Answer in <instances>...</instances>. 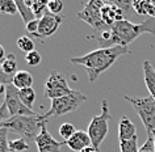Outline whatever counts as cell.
Here are the masks:
<instances>
[{"label": "cell", "mask_w": 155, "mask_h": 152, "mask_svg": "<svg viewBox=\"0 0 155 152\" xmlns=\"http://www.w3.org/2000/svg\"><path fill=\"white\" fill-rule=\"evenodd\" d=\"M66 144H67V147L70 150H72L75 152H80L86 147L91 146L92 142H91V138H90V135H88L87 131L78 130L75 134H74L72 138H70L67 142H66Z\"/></svg>", "instance_id": "cell-12"}, {"label": "cell", "mask_w": 155, "mask_h": 152, "mask_svg": "<svg viewBox=\"0 0 155 152\" xmlns=\"http://www.w3.org/2000/svg\"><path fill=\"white\" fill-rule=\"evenodd\" d=\"M153 136H154V147H155V131L153 132Z\"/></svg>", "instance_id": "cell-33"}, {"label": "cell", "mask_w": 155, "mask_h": 152, "mask_svg": "<svg viewBox=\"0 0 155 152\" xmlns=\"http://www.w3.org/2000/svg\"><path fill=\"white\" fill-rule=\"evenodd\" d=\"M63 17L46 12L44 16L40 18V28H38V38H46L53 36L61 26Z\"/></svg>", "instance_id": "cell-11"}, {"label": "cell", "mask_w": 155, "mask_h": 152, "mask_svg": "<svg viewBox=\"0 0 155 152\" xmlns=\"http://www.w3.org/2000/svg\"><path fill=\"white\" fill-rule=\"evenodd\" d=\"M62 11H63V3L61 0H50V2H48V12L59 16Z\"/></svg>", "instance_id": "cell-28"}, {"label": "cell", "mask_w": 155, "mask_h": 152, "mask_svg": "<svg viewBox=\"0 0 155 152\" xmlns=\"http://www.w3.org/2000/svg\"><path fill=\"white\" fill-rule=\"evenodd\" d=\"M12 84L18 89V91L26 89V88H33L32 87L33 85L32 73L28 72V71H17L12 79Z\"/></svg>", "instance_id": "cell-16"}, {"label": "cell", "mask_w": 155, "mask_h": 152, "mask_svg": "<svg viewBox=\"0 0 155 152\" xmlns=\"http://www.w3.org/2000/svg\"><path fill=\"white\" fill-rule=\"evenodd\" d=\"M34 143H36L38 148V152H59L61 147L66 144V142H58V140L53 138L48 130V122L42 126Z\"/></svg>", "instance_id": "cell-10"}, {"label": "cell", "mask_w": 155, "mask_h": 152, "mask_svg": "<svg viewBox=\"0 0 155 152\" xmlns=\"http://www.w3.org/2000/svg\"><path fill=\"white\" fill-rule=\"evenodd\" d=\"M110 40L104 47L112 46H122L127 47V45L134 42L139 36L149 33L155 37V18H146L141 24H134L127 20H121L112 26L110 29Z\"/></svg>", "instance_id": "cell-2"}, {"label": "cell", "mask_w": 155, "mask_h": 152, "mask_svg": "<svg viewBox=\"0 0 155 152\" xmlns=\"http://www.w3.org/2000/svg\"><path fill=\"white\" fill-rule=\"evenodd\" d=\"M2 105H3V104H2ZM2 105H0V106H2Z\"/></svg>", "instance_id": "cell-34"}, {"label": "cell", "mask_w": 155, "mask_h": 152, "mask_svg": "<svg viewBox=\"0 0 155 152\" xmlns=\"http://www.w3.org/2000/svg\"><path fill=\"white\" fill-rule=\"evenodd\" d=\"M138 152H155V147H154V136L153 134L147 135V140L143 143L142 147H139Z\"/></svg>", "instance_id": "cell-30"}, {"label": "cell", "mask_w": 155, "mask_h": 152, "mask_svg": "<svg viewBox=\"0 0 155 152\" xmlns=\"http://www.w3.org/2000/svg\"><path fill=\"white\" fill-rule=\"evenodd\" d=\"M8 128L0 126V152H11L9 151V140H8Z\"/></svg>", "instance_id": "cell-26"}, {"label": "cell", "mask_w": 155, "mask_h": 152, "mask_svg": "<svg viewBox=\"0 0 155 152\" xmlns=\"http://www.w3.org/2000/svg\"><path fill=\"white\" fill-rule=\"evenodd\" d=\"M24 2L38 20L48 12V11H46V8H48V2H41V0H24Z\"/></svg>", "instance_id": "cell-18"}, {"label": "cell", "mask_w": 155, "mask_h": 152, "mask_svg": "<svg viewBox=\"0 0 155 152\" xmlns=\"http://www.w3.org/2000/svg\"><path fill=\"white\" fill-rule=\"evenodd\" d=\"M109 121H110L109 104L104 99L101 101V113L92 117L91 122L88 125V128H87V132L90 135L94 147L100 148L104 139L107 138L108 131H109Z\"/></svg>", "instance_id": "cell-5"}, {"label": "cell", "mask_w": 155, "mask_h": 152, "mask_svg": "<svg viewBox=\"0 0 155 152\" xmlns=\"http://www.w3.org/2000/svg\"><path fill=\"white\" fill-rule=\"evenodd\" d=\"M18 96H20V100L21 102L25 105L26 108L32 109L33 108V104L34 101H36V91H34L33 88H26V89H21V91H18ZM33 110V109H32Z\"/></svg>", "instance_id": "cell-20"}, {"label": "cell", "mask_w": 155, "mask_h": 152, "mask_svg": "<svg viewBox=\"0 0 155 152\" xmlns=\"http://www.w3.org/2000/svg\"><path fill=\"white\" fill-rule=\"evenodd\" d=\"M104 4H105V2H103V0H91L86 4L84 9L78 13V18H80L97 32H108V30H110V28L103 21L101 16V9Z\"/></svg>", "instance_id": "cell-7"}, {"label": "cell", "mask_w": 155, "mask_h": 152, "mask_svg": "<svg viewBox=\"0 0 155 152\" xmlns=\"http://www.w3.org/2000/svg\"><path fill=\"white\" fill-rule=\"evenodd\" d=\"M41 60H42V57L37 50H34V51L29 53V54H25V62H26L28 66L36 67V66H38L41 63Z\"/></svg>", "instance_id": "cell-27"}, {"label": "cell", "mask_w": 155, "mask_h": 152, "mask_svg": "<svg viewBox=\"0 0 155 152\" xmlns=\"http://www.w3.org/2000/svg\"><path fill=\"white\" fill-rule=\"evenodd\" d=\"M4 104H5V106H7V112H8L9 117H16V115H36L37 114L34 110H32V109H29V108H26L25 105L21 102L20 96H18V89L15 87L12 83L7 84Z\"/></svg>", "instance_id": "cell-9"}, {"label": "cell", "mask_w": 155, "mask_h": 152, "mask_svg": "<svg viewBox=\"0 0 155 152\" xmlns=\"http://www.w3.org/2000/svg\"><path fill=\"white\" fill-rule=\"evenodd\" d=\"M29 143L26 142V139L24 138H18L9 140V151L11 152H22L25 150H29Z\"/></svg>", "instance_id": "cell-24"}, {"label": "cell", "mask_w": 155, "mask_h": 152, "mask_svg": "<svg viewBox=\"0 0 155 152\" xmlns=\"http://www.w3.org/2000/svg\"><path fill=\"white\" fill-rule=\"evenodd\" d=\"M80 152H101V151H100V148H96V147H94V146L91 144V146L86 147L83 151H80Z\"/></svg>", "instance_id": "cell-31"}, {"label": "cell", "mask_w": 155, "mask_h": 152, "mask_svg": "<svg viewBox=\"0 0 155 152\" xmlns=\"http://www.w3.org/2000/svg\"><path fill=\"white\" fill-rule=\"evenodd\" d=\"M5 55H7V54H5V50H4V47H3V46L0 45V62H2L3 59H4Z\"/></svg>", "instance_id": "cell-32"}, {"label": "cell", "mask_w": 155, "mask_h": 152, "mask_svg": "<svg viewBox=\"0 0 155 152\" xmlns=\"http://www.w3.org/2000/svg\"><path fill=\"white\" fill-rule=\"evenodd\" d=\"M48 122L44 121L41 115H16L9 117L8 119L3 121L0 126L7 127L9 131L18 134L24 139L36 140L37 135L40 134L42 126Z\"/></svg>", "instance_id": "cell-3"}, {"label": "cell", "mask_w": 155, "mask_h": 152, "mask_svg": "<svg viewBox=\"0 0 155 152\" xmlns=\"http://www.w3.org/2000/svg\"><path fill=\"white\" fill-rule=\"evenodd\" d=\"M71 92H72V89L70 88L64 76L61 72L51 71V73L49 75L48 80L45 83L44 96L50 100H55V99H61V97L67 96Z\"/></svg>", "instance_id": "cell-8"}, {"label": "cell", "mask_w": 155, "mask_h": 152, "mask_svg": "<svg viewBox=\"0 0 155 152\" xmlns=\"http://www.w3.org/2000/svg\"><path fill=\"white\" fill-rule=\"evenodd\" d=\"M38 28H40V20L36 18V20H33L32 22H29V24L25 25V32L28 36L38 38Z\"/></svg>", "instance_id": "cell-29"}, {"label": "cell", "mask_w": 155, "mask_h": 152, "mask_svg": "<svg viewBox=\"0 0 155 152\" xmlns=\"http://www.w3.org/2000/svg\"><path fill=\"white\" fill-rule=\"evenodd\" d=\"M15 2H16L18 13H20V16H21V18H22V21H24L25 25L29 24V22H32L33 20H36V16L33 15V12L30 11L29 7L25 4V2H22V0H15Z\"/></svg>", "instance_id": "cell-19"}, {"label": "cell", "mask_w": 155, "mask_h": 152, "mask_svg": "<svg viewBox=\"0 0 155 152\" xmlns=\"http://www.w3.org/2000/svg\"><path fill=\"white\" fill-rule=\"evenodd\" d=\"M137 135V127L126 115H122L118 123V139L121 140H129Z\"/></svg>", "instance_id": "cell-13"}, {"label": "cell", "mask_w": 155, "mask_h": 152, "mask_svg": "<svg viewBox=\"0 0 155 152\" xmlns=\"http://www.w3.org/2000/svg\"><path fill=\"white\" fill-rule=\"evenodd\" d=\"M0 13L9 15V16L18 13L16 2H13V0H0Z\"/></svg>", "instance_id": "cell-21"}, {"label": "cell", "mask_w": 155, "mask_h": 152, "mask_svg": "<svg viewBox=\"0 0 155 152\" xmlns=\"http://www.w3.org/2000/svg\"><path fill=\"white\" fill-rule=\"evenodd\" d=\"M16 45H17V47L20 49L21 51H24L26 54H29V53H32V51L36 50V49H34V42H33V40L29 36H22V37H20L16 41Z\"/></svg>", "instance_id": "cell-23"}, {"label": "cell", "mask_w": 155, "mask_h": 152, "mask_svg": "<svg viewBox=\"0 0 155 152\" xmlns=\"http://www.w3.org/2000/svg\"><path fill=\"white\" fill-rule=\"evenodd\" d=\"M76 132L75 126L72 123H62L59 126V135L63 138V142H67L70 138H72L74 134Z\"/></svg>", "instance_id": "cell-25"}, {"label": "cell", "mask_w": 155, "mask_h": 152, "mask_svg": "<svg viewBox=\"0 0 155 152\" xmlns=\"http://www.w3.org/2000/svg\"><path fill=\"white\" fill-rule=\"evenodd\" d=\"M127 102L134 108L137 114L141 118L143 126L146 128L147 135H151L155 131V99L151 96L149 97H129L124 96Z\"/></svg>", "instance_id": "cell-6"}, {"label": "cell", "mask_w": 155, "mask_h": 152, "mask_svg": "<svg viewBox=\"0 0 155 152\" xmlns=\"http://www.w3.org/2000/svg\"><path fill=\"white\" fill-rule=\"evenodd\" d=\"M84 101H87V96L82 92L72 89V92L70 95L61 97V99L51 100L50 109L41 117L44 121H49V118H51V117H61L68 114V113L76 110Z\"/></svg>", "instance_id": "cell-4"}, {"label": "cell", "mask_w": 155, "mask_h": 152, "mask_svg": "<svg viewBox=\"0 0 155 152\" xmlns=\"http://www.w3.org/2000/svg\"><path fill=\"white\" fill-rule=\"evenodd\" d=\"M143 68V79H145V84L150 92V96L155 99V70L153 64L149 60H145L142 64Z\"/></svg>", "instance_id": "cell-15"}, {"label": "cell", "mask_w": 155, "mask_h": 152, "mask_svg": "<svg viewBox=\"0 0 155 152\" xmlns=\"http://www.w3.org/2000/svg\"><path fill=\"white\" fill-rule=\"evenodd\" d=\"M131 8L141 16H147V18H155V3L149 0H137L131 2Z\"/></svg>", "instance_id": "cell-14"}, {"label": "cell", "mask_w": 155, "mask_h": 152, "mask_svg": "<svg viewBox=\"0 0 155 152\" xmlns=\"http://www.w3.org/2000/svg\"><path fill=\"white\" fill-rule=\"evenodd\" d=\"M0 71L8 76H15L17 72V59L15 54H7L4 59L0 62Z\"/></svg>", "instance_id": "cell-17"}, {"label": "cell", "mask_w": 155, "mask_h": 152, "mask_svg": "<svg viewBox=\"0 0 155 152\" xmlns=\"http://www.w3.org/2000/svg\"><path fill=\"white\" fill-rule=\"evenodd\" d=\"M138 136L135 135L134 138L129 140H121L120 142V152H138Z\"/></svg>", "instance_id": "cell-22"}, {"label": "cell", "mask_w": 155, "mask_h": 152, "mask_svg": "<svg viewBox=\"0 0 155 152\" xmlns=\"http://www.w3.org/2000/svg\"><path fill=\"white\" fill-rule=\"evenodd\" d=\"M130 54L129 47L122 46H112V47H100L97 50L86 54L82 57L71 58L70 62L72 64H80L87 70V76L91 83H95L101 73L108 71L116 60L122 55Z\"/></svg>", "instance_id": "cell-1"}]
</instances>
